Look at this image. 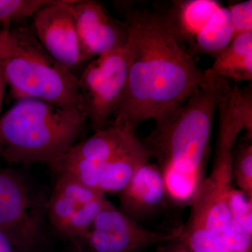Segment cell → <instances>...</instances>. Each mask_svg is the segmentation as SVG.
I'll list each match as a JSON object with an SVG mask.
<instances>
[{
	"mask_svg": "<svg viewBox=\"0 0 252 252\" xmlns=\"http://www.w3.org/2000/svg\"><path fill=\"white\" fill-rule=\"evenodd\" d=\"M228 83L204 77L185 104L154 122L142 143L162 172H177L202 183L219 101Z\"/></svg>",
	"mask_w": 252,
	"mask_h": 252,
	"instance_id": "2",
	"label": "cell"
},
{
	"mask_svg": "<svg viewBox=\"0 0 252 252\" xmlns=\"http://www.w3.org/2000/svg\"><path fill=\"white\" fill-rule=\"evenodd\" d=\"M71 1L53 0L31 19L34 34L46 52L74 74L76 67L87 61L81 51Z\"/></svg>",
	"mask_w": 252,
	"mask_h": 252,
	"instance_id": "10",
	"label": "cell"
},
{
	"mask_svg": "<svg viewBox=\"0 0 252 252\" xmlns=\"http://www.w3.org/2000/svg\"><path fill=\"white\" fill-rule=\"evenodd\" d=\"M166 197L161 170L157 164L148 161L119 193V209L139 223L160 209Z\"/></svg>",
	"mask_w": 252,
	"mask_h": 252,
	"instance_id": "12",
	"label": "cell"
},
{
	"mask_svg": "<svg viewBox=\"0 0 252 252\" xmlns=\"http://www.w3.org/2000/svg\"><path fill=\"white\" fill-rule=\"evenodd\" d=\"M127 31V84L113 125L135 134L148 120L161 119L187 102L203 81V71L177 40L161 11L116 3Z\"/></svg>",
	"mask_w": 252,
	"mask_h": 252,
	"instance_id": "1",
	"label": "cell"
},
{
	"mask_svg": "<svg viewBox=\"0 0 252 252\" xmlns=\"http://www.w3.org/2000/svg\"><path fill=\"white\" fill-rule=\"evenodd\" d=\"M77 79L91 128L107 127L122 105L127 89L125 48L92 60Z\"/></svg>",
	"mask_w": 252,
	"mask_h": 252,
	"instance_id": "6",
	"label": "cell"
},
{
	"mask_svg": "<svg viewBox=\"0 0 252 252\" xmlns=\"http://www.w3.org/2000/svg\"><path fill=\"white\" fill-rule=\"evenodd\" d=\"M225 198L233 220L252 236V198L233 185L227 189Z\"/></svg>",
	"mask_w": 252,
	"mask_h": 252,
	"instance_id": "21",
	"label": "cell"
},
{
	"mask_svg": "<svg viewBox=\"0 0 252 252\" xmlns=\"http://www.w3.org/2000/svg\"><path fill=\"white\" fill-rule=\"evenodd\" d=\"M222 6L215 0L172 1L168 9L161 11L167 24L181 45L189 49L213 15Z\"/></svg>",
	"mask_w": 252,
	"mask_h": 252,
	"instance_id": "14",
	"label": "cell"
},
{
	"mask_svg": "<svg viewBox=\"0 0 252 252\" xmlns=\"http://www.w3.org/2000/svg\"><path fill=\"white\" fill-rule=\"evenodd\" d=\"M71 10L86 61L125 48L127 31L104 4L95 0H72Z\"/></svg>",
	"mask_w": 252,
	"mask_h": 252,
	"instance_id": "11",
	"label": "cell"
},
{
	"mask_svg": "<svg viewBox=\"0 0 252 252\" xmlns=\"http://www.w3.org/2000/svg\"><path fill=\"white\" fill-rule=\"evenodd\" d=\"M232 179L238 189L252 198V140L248 137L233 149Z\"/></svg>",
	"mask_w": 252,
	"mask_h": 252,
	"instance_id": "19",
	"label": "cell"
},
{
	"mask_svg": "<svg viewBox=\"0 0 252 252\" xmlns=\"http://www.w3.org/2000/svg\"><path fill=\"white\" fill-rule=\"evenodd\" d=\"M0 252H20L1 231H0Z\"/></svg>",
	"mask_w": 252,
	"mask_h": 252,
	"instance_id": "24",
	"label": "cell"
},
{
	"mask_svg": "<svg viewBox=\"0 0 252 252\" xmlns=\"http://www.w3.org/2000/svg\"><path fill=\"white\" fill-rule=\"evenodd\" d=\"M0 69L14 98H36L86 113L77 76L41 46L31 18L0 26Z\"/></svg>",
	"mask_w": 252,
	"mask_h": 252,
	"instance_id": "4",
	"label": "cell"
},
{
	"mask_svg": "<svg viewBox=\"0 0 252 252\" xmlns=\"http://www.w3.org/2000/svg\"><path fill=\"white\" fill-rule=\"evenodd\" d=\"M48 198L21 172L0 168V231L20 252H36L45 241Z\"/></svg>",
	"mask_w": 252,
	"mask_h": 252,
	"instance_id": "5",
	"label": "cell"
},
{
	"mask_svg": "<svg viewBox=\"0 0 252 252\" xmlns=\"http://www.w3.org/2000/svg\"><path fill=\"white\" fill-rule=\"evenodd\" d=\"M94 132L49 166L56 174H67L86 187L99 190V177L104 164L134 134L124 132L112 124Z\"/></svg>",
	"mask_w": 252,
	"mask_h": 252,
	"instance_id": "9",
	"label": "cell"
},
{
	"mask_svg": "<svg viewBox=\"0 0 252 252\" xmlns=\"http://www.w3.org/2000/svg\"><path fill=\"white\" fill-rule=\"evenodd\" d=\"M173 246L167 252H190L189 248L186 246L185 243L181 242L180 240H177L174 243Z\"/></svg>",
	"mask_w": 252,
	"mask_h": 252,
	"instance_id": "26",
	"label": "cell"
},
{
	"mask_svg": "<svg viewBox=\"0 0 252 252\" xmlns=\"http://www.w3.org/2000/svg\"><path fill=\"white\" fill-rule=\"evenodd\" d=\"M53 0H0V26H8L31 18Z\"/></svg>",
	"mask_w": 252,
	"mask_h": 252,
	"instance_id": "20",
	"label": "cell"
},
{
	"mask_svg": "<svg viewBox=\"0 0 252 252\" xmlns=\"http://www.w3.org/2000/svg\"><path fill=\"white\" fill-rule=\"evenodd\" d=\"M103 195L105 194L86 187L67 174H56L46 207L50 228L62 238L72 217L86 204Z\"/></svg>",
	"mask_w": 252,
	"mask_h": 252,
	"instance_id": "13",
	"label": "cell"
},
{
	"mask_svg": "<svg viewBox=\"0 0 252 252\" xmlns=\"http://www.w3.org/2000/svg\"><path fill=\"white\" fill-rule=\"evenodd\" d=\"M238 109L243 123V130L247 137L252 140V89L249 86L245 90L240 91Z\"/></svg>",
	"mask_w": 252,
	"mask_h": 252,
	"instance_id": "23",
	"label": "cell"
},
{
	"mask_svg": "<svg viewBox=\"0 0 252 252\" xmlns=\"http://www.w3.org/2000/svg\"><path fill=\"white\" fill-rule=\"evenodd\" d=\"M234 36L252 32V1H238L227 7Z\"/></svg>",
	"mask_w": 252,
	"mask_h": 252,
	"instance_id": "22",
	"label": "cell"
},
{
	"mask_svg": "<svg viewBox=\"0 0 252 252\" xmlns=\"http://www.w3.org/2000/svg\"><path fill=\"white\" fill-rule=\"evenodd\" d=\"M234 36L227 7L221 6L213 15L190 46V56L203 54L215 59Z\"/></svg>",
	"mask_w": 252,
	"mask_h": 252,
	"instance_id": "17",
	"label": "cell"
},
{
	"mask_svg": "<svg viewBox=\"0 0 252 252\" xmlns=\"http://www.w3.org/2000/svg\"><path fill=\"white\" fill-rule=\"evenodd\" d=\"M182 230V225L168 233L146 229L109 201L77 249L83 252H140L177 241Z\"/></svg>",
	"mask_w": 252,
	"mask_h": 252,
	"instance_id": "8",
	"label": "cell"
},
{
	"mask_svg": "<svg viewBox=\"0 0 252 252\" xmlns=\"http://www.w3.org/2000/svg\"><path fill=\"white\" fill-rule=\"evenodd\" d=\"M205 78H216L239 83L252 81V32L233 36L229 44L203 71Z\"/></svg>",
	"mask_w": 252,
	"mask_h": 252,
	"instance_id": "16",
	"label": "cell"
},
{
	"mask_svg": "<svg viewBox=\"0 0 252 252\" xmlns=\"http://www.w3.org/2000/svg\"><path fill=\"white\" fill-rule=\"evenodd\" d=\"M232 181L230 169L213 167L190 202V217L230 251L252 252V236L233 220L225 200V193Z\"/></svg>",
	"mask_w": 252,
	"mask_h": 252,
	"instance_id": "7",
	"label": "cell"
},
{
	"mask_svg": "<svg viewBox=\"0 0 252 252\" xmlns=\"http://www.w3.org/2000/svg\"><path fill=\"white\" fill-rule=\"evenodd\" d=\"M88 122L84 112L42 99H18L0 117V157L10 165H52L79 142Z\"/></svg>",
	"mask_w": 252,
	"mask_h": 252,
	"instance_id": "3",
	"label": "cell"
},
{
	"mask_svg": "<svg viewBox=\"0 0 252 252\" xmlns=\"http://www.w3.org/2000/svg\"><path fill=\"white\" fill-rule=\"evenodd\" d=\"M190 252H233L225 248L204 229L198 220L189 217L188 223L182 225L180 240Z\"/></svg>",
	"mask_w": 252,
	"mask_h": 252,
	"instance_id": "18",
	"label": "cell"
},
{
	"mask_svg": "<svg viewBox=\"0 0 252 252\" xmlns=\"http://www.w3.org/2000/svg\"><path fill=\"white\" fill-rule=\"evenodd\" d=\"M7 85L6 78H5L2 71L0 69V114H1V108H2V102L4 99L5 91H6Z\"/></svg>",
	"mask_w": 252,
	"mask_h": 252,
	"instance_id": "25",
	"label": "cell"
},
{
	"mask_svg": "<svg viewBox=\"0 0 252 252\" xmlns=\"http://www.w3.org/2000/svg\"><path fill=\"white\" fill-rule=\"evenodd\" d=\"M59 252H83L81 251V250H78V249L74 248V247H71L70 249L67 250H64V251Z\"/></svg>",
	"mask_w": 252,
	"mask_h": 252,
	"instance_id": "27",
	"label": "cell"
},
{
	"mask_svg": "<svg viewBox=\"0 0 252 252\" xmlns=\"http://www.w3.org/2000/svg\"><path fill=\"white\" fill-rule=\"evenodd\" d=\"M148 152L135 134L125 143L101 170L99 191L120 193L142 165L150 160Z\"/></svg>",
	"mask_w": 252,
	"mask_h": 252,
	"instance_id": "15",
	"label": "cell"
}]
</instances>
